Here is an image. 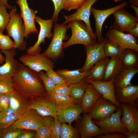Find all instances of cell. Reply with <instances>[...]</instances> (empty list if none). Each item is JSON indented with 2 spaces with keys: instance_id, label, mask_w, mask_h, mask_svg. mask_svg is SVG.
<instances>
[{
  "instance_id": "e575fe53",
  "label": "cell",
  "mask_w": 138,
  "mask_h": 138,
  "mask_svg": "<svg viewBox=\"0 0 138 138\" xmlns=\"http://www.w3.org/2000/svg\"><path fill=\"white\" fill-rule=\"evenodd\" d=\"M25 132L24 129L17 128L12 124L1 130L0 138H17Z\"/></svg>"
},
{
  "instance_id": "d590c367",
  "label": "cell",
  "mask_w": 138,
  "mask_h": 138,
  "mask_svg": "<svg viewBox=\"0 0 138 138\" xmlns=\"http://www.w3.org/2000/svg\"><path fill=\"white\" fill-rule=\"evenodd\" d=\"M7 7L3 5H0V32L3 33L6 29L10 18L9 13L6 11Z\"/></svg>"
},
{
  "instance_id": "db71d44e",
  "label": "cell",
  "mask_w": 138,
  "mask_h": 138,
  "mask_svg": "<svg viewBox=\"0 0 138 138\" xmlns=\"http://www.w3.org/2000/svg\"><path fill=\"white\" fill-rule=\"evenodd\" d=\"M128 1L131 5L138 6V0H128Z\"/></svg>"
},
{
  "instance_id": "7a4b0ae2",
  "label": "cell",
  "mask_w": 138,
  "mask_h": 138,
  "mask_svg": "<svg viewBox=\"0 0 138 138\" xmlns=\"http://www.w3.org/2000/svg\"><path fill=\"white\" fill-rule=\"evenodd\" d=\"M69 22L72 35L67 41L63 42V49L74 44H81L87 46L96 42L97 37L83 21L75 20Z\"/></svg>"
},
{
  "instance_id": "8992f818",
  "label": "cell",
  "mask_w": 138,
  "mask_h": 138,
  "mask_svg": "<svg viewBox=\"0 0 138 138\" xmlns=\"http://www.w3.org/2000/svg\"><path fill=\"white\" fill-rule=\"evenodd\" d=\"M28 109L36 110L43 116L57 118L61 109L56 104L50 94L46 93L44 95L36 98L29 103Z\"/></svg>"
},
{
  "instance_id": "30bf717a",
  "label": "cell",
  "mask_w": 138,
  "mask_h": 138,
  "mask_svg": "<svg viewBox=\"0 0 138 138\" xmlns=\"http://www.w3.org/2000/svg\"><path fill=\"white\" fill-rule=\"evenodd\" d=\"M106 37L108 41L119 45L123 49H130L138 52L137 39L129 34L124 33L110 27Z\"/></svg>"
},
{
  "instance_id": "44dd1931",
  "label": "cell",
  "mask_w": 138,
  "mask_h": 138,
  "mask_svg": "<svg viewBox=\"0 0 138 138\" xmlns=\"http://www.w3.org/2000/svg\"><path fill=\"white\" fill-rule=\"evenodd\" d=\"M84 112L80 105L74 104L66 108L61 109L57 118L62 123H67L71 125L74 121H77L82 118L81 114Z\"/></svg>"
},
{
  "instance_id": "f546056e",
  "label": "cell",
  "mask_w": 138,
  "mask_h": 138,
  "mask_svg": "<svg viewBox=\"0 0 138 138\" xmlns=\"http://www.w3.org/2000/svg\"><path fill=\"white\" fill-rule=\"evenodd\" d=\"M123 68L118 55L111 57L107 65L102 81L114 79Z\"/></svg>"
},
{
  "instance_id": "5b68a950",
  "label": "cell",
  "mask_w": 138,
  "mask_h": 138,
  "mask_svg": "<svg viewBox=\"0 0 138 138\" xmlns=\"http://www.w3.org/2000/svg\"><path fill=\"white\" fill-rule=\"evenodd\" d=\"M54 119L51 116H42L36 110L29 109L13 124L18 128L37 131L41 126L51 122Z\"/></svg>"
},
{
  "instance_id": "9a60e30c",
  "label": "cell",
  "mask_w": 138,
  "mask_h": 138,
  "mask_svg": "<svg viewBox=\"0 0 138 138\" xmlns=\"http://www.w3.org/2000/svg\"><path fill=\"white\" fill-rule=\"evenodd\" d=\"M13 48L8 50H1L0 52L5 55V63L0 65V79H12L18 71L20 63L15 58L17 52Z\"/></svg>"
},
{
  "instance_id": "836d02e7",
  "label": "cell",
  "mask_w": 138,
  "mask_h": 138,
  "mask_svg": "<svg viewBox=\"0 0 138 138\" xmlns=\"http://www.w3.org/2000/svg\"><path fill=\"white\" fill-rule=\"evenodd\" d=\"M80 137L79 132L76 127L63 123L62 124L60 133L61 138H79Z\"/></svg>"
},
{
  "instance_id": "ffe728a7",
  "label": "cell",
  "mask_w": 138,
  "mask_h": 138,
  "mask_svg": "<svg viewBox=\"0 0 138 138\" xmlns=\"http://www.w3.org/2000/svg\"><path fill=\"white\" fill-rule=\"evenodd\" d=\"M97 0H86L85 3L77 9V11L74 13L69 16L64 15L65 20L61 24L65 25L72 21L81 20L84 22L90 30L93 31L89 21L91 9L92 5Z\"/></svg>"
},
{
  "instance_id": "ee69618b",
  "label": "cell",
  "mask_w": 138,
  "mask_h": 138,
  "mask_svg": "<svg viewBox=\"0 0 138 138\" xmlns=\"http://www.w3.org/2000/svg\"><path fill=\"white\" fill-rule=\"evenodd\" d=\"M45 74L52 80L55 85L65 83V81L63 77L56 73L53 68L49 69Z\"/></svg>"
},
{
  "instance_id": "603a6c76",
  "label": "cell",
  "mask_w": 138,
  "mask_h": 138,
  "mask_svg": "<svg viewBox=\"0 0 138 138\" xmlns=\"http://www.w3.org/2000/svg\"><path fill=\"white\" fill-rule=\"evenodd\" d=\"M115 94L117 102L120 103H135L138 97V86L131 85L118 89H115Z\"/></svg>"
},
{
  "instance_id": "ba28073f",
  "label": "cell",
  "mask_w": 138,
  "mask_h": 138,
  "mask_svg": "<svg viewBox=\"0 0 138 138\" xmlns=\"http://www.w3.org/2000/svg\"><path fill=\"white\" fill-rule=\"evenodd\" d=\"M19 60L22 64L38 73L43 70L47 72L54 67L52 60L40 53L35 55L27 54L20 56Z\"/></svg>"
},
{
  "instance_id": "681fc988",
  "label": "cell",
  "mask_w": 138,
  "mask_h": 138,
  "mask_svg": "<svg viewBox=\"0 0 138 138\" xmlns=\"http://www.w3.org/2000/svg\"><path fill=\"white\" fill-rule=\"evenodd\" d=\"M35 133L33 132H25L19 136L17 138H31L33 137Z\"/></svg>"
},
{
  "instance_id": "277c9868",
  "label": "cell",
  "mask_w": 138,
  "mask_h": 138,
  "mask_svg": "<svg viewBox=\"0 0 138 138\" xmlns=\"http://www.w3.org/2000/svg\"><path fill=\"white\" fill-rule=\"evenodd\" d=\"M54 28V33L50 44L42 54L48 58L56 61L63 56V41L66 38V31L70 28L68 25L55 23Z\"/></svg>"
},
{
  "instance_id": "816d5d0a",
  "label": "cell",
  "mask_w": 138,
  "mask_h": 138,
  "mask_svg": "<svg viewBox=\"0 0 138 138\" xmlns=\"http://www.w3.org/2000/svg\"><path fill=\"white\" fill-rule=\"evenodd\" d=\"M8 0H0V5H3L7 7L9 9H11L12 7L8 3Z\"/></svg>"
},
{
  "instance_id": "1f68e13d",
  "label": "cell",
  "mask_w": 138,
  "mask_h": 138,
  "mask_svg": "<svg viewBox=\"0 0 138 138\" xmlns=\"http://www.w3.org/2000/svg\"><path fill=\"white\" fill-rule=\"evenodd\" d=\"M103 46L106 56L111 57L120 55L124 49L119 45L108 41L106 37L104 40Z\"/></svg>"
},
{
  "instance_id": "f1b7e54d",
  "label": "cell",
  "mask_w": 138,
  "mask_h": 138,
  "mask_svg": "<svg viewBox=\"0 0 138 138\" xmlns=\"http://www.w3.org/2000/svg\"><path fill=\"white\" fill-rule=\"evenodd\" d=\"M80 68L70 71L65 69L58 70L55 72L62 76L64 79L67 84L75 83L86 78L89 74V71L84 72H80Z\"/></svg>"
},
{
  "instance_id": "8fae6325",
  "label": "cell",
  "mask_w": 138,
  "mask_h": 138,
  "mask_svg": "<svg viewBox=\"0 0 138 138\" xmlns=\"http://www.w3.org/2000/svg\"><path fill=\"white\" fill-rule=\"evenodd\" d=\"M114 18L113 24L110 27L119 31L127 32L138 22V18L124 8H120L113 14Z\"/></svg>"
},
{
  "instance_id": "d4e9b609",
  "label": "cell",
  "mask_w": 138,
  "mask_h": 138,
  "mask_svg": "<svg viewBox=\"0 0 138 138\" xmlns=\"http://www.w3.org/2000/svg\"><path fill=\"white\" fill-rule=\"evenodd\" d=\"M138 68L127 69L123 68L114 79L115 89H118L132 84L131 80L138 72Z\"/></svg>"
},
{
  "instance_id": "bcb514c9",
  "label": "cell",
  "mask_w": 138,
  "mask_h": 138,
  "mask_svg": "<svg viewBox=\"0 0 138 138\" xmlns=\"http://www.w3.org/2000/svg\"><path fill=\"white\" fill-rule=\"evenodd\" d=\"M52 93L60 95H69L70 91L67 84L64 83L55 85Z\"/></svg>"
},
{
  "instance_id": "e0dca14e",
  "label": "cell",
  "mask_w": 138,
  "mask_h": 138,
  "mask_svg": "<svg viewBox=\"0 0 138 138\" xmlns=\"http://www.w3.org/2000/svg\"><path fill=\"white\" fill-rule=\"evenodd\" d=\"M123 116L121 121L129 132L138 133V111L135 103H121Z\"/></svg>"
},
{
  "instance_id": "7c38bea8",
  "label": "cell",
  "mask_w": 138,
  "mask_h": 138,
  "mask_svg": "<svg viewBox=\"0 0 138 138\" xmlns=\"http://www.w3.org/2000/svg\"><path fill=\"white\" fill-rule=\"evenodd\" d=\"M128 4L127 2L123 1L116 6L104 10H98L92 7L91 12L95 19L96 30L94 33L98 39L97 42L101 43L104 39L102 35V28L103 24L107 18L118 9L124 8Z\"/></svg>"
},
{
  "instance_id": "74e56055",
  "label": "cell",
  "mask_w": 138,
  "mask_h": 138,
  "mask_svg": "<svg viewBox=\"0 0 138 138\" xmlns=\"http://www.w3.org/2000/svg\"><path fill=\"white\" fill-rule=\"evenodd\" d=\"M15 45V42L10 39L9 35H4L0 32V49L9 50L14 48Z\"/></svg>"
},
{
  "instance_id": "4dcf8cb0",
  "label": "cell",
  "mask_w": 138,
  "mask_h": 138,
  "mask_svg": "<svg viewBox=\"0 0 138 138\" xmlns=\"http://www.w3.org/2000/svg\"><path fill=\"white\" fill-rule=\"evenodd\" d=\"M24 114L15 113L9 109L7 112H0V130H2L12 124Z\"/></svg>"
},
{
  "instance_id": "c3c4849f",
  "label": "cell",
  "mask_w": 138,
  "mask_h": 138,
  "mask_svg": "<svg viewBox=\"0 0 138 138\" xmlns=\"http://www.w3.org/2000/svg\"><path fill=\"white\" fill-rule=\"evenodd\" d=\"M127 33L136 38H138V22L132 28L129 30Z\"/></svg>"
},
{
  "instance_id": "f35d334b",
  "label": "cell",
  "mask_w": 138,
  "mask_h": 138,
  "mask_svg": "<svg viewBox=\"0 0 138 138\" xmlns=\"http://www.w3.org/2000/svg\"><path fill=\"white\" fill-rule=\"evenodd\" d=\"M61 122L57 118H54L50 127L51 138H60Z\"/></svg>"
},
{
  "instance_id": "f907efd6",
  "label": "cell",
  "mask_w": 138,
  "mask_h": 138,
  "mask_svg": "<svg viewBox=\"0 0 138 138\" xmlns=\"http://www.w3.org/2000/svg\"><path fill=\"white\" fill-rule=\"evenodd\" d=\"M127 138H138V133L134 131L127 132L125 134Z\"/></svg>"
},
{
  "instance_id": "f6af8a7d",
  "label": "cell",
  "mask_w": 138,
  "mask_h": 138,
  "mask_svg": "<svg viewBox=\"0 0 138 138\" xmlns=\"http://www.w3.org/2000/svg\"><path fill=\"white\" fill-rule=\"evenodd\" d=\"M9 94L0 95V112L4 113L9 109Z\"/></svg>"
},
{
  "instance_id": "83f0119b",
  "label": "cell",
  "mask_w": 138,
  "mask_h": 138,
  "mask_svg": "<svg viewBox=\"0 0 138 138\" xmlns=\"http://www.w3.org/2000/svg\"><path fill=\"white\" fill-rule=\"evenodd\" d=\"M130 49H124L118 55L123 68L131 69L138 68V53Z\"/></svg>"
},
{
  "instance_id": "7dc6e473",
  "label": "cell",
  "mask_w": 138,
  "mask_h": 138,
  "mask_svg": "<svg viewBox=\"0 0 138 138\" xmlns=\"http://www.w3.org/2000/svg\"><path fill=\"white\" fill-rule=\"evenodd\" d=\"M118 132H115L111 133H107L104 135H98L96 136V138H126L125 136L123 134Z\"/></svg>"
},
{
  "instance_id": "ab89813d",
  "label": "cell",
  "mask_w": 138,
  "mask_h": 138,
  "mask_svg": "<svg viewBox=\"0 0 138 138\" xmlns=\"http://www.w3.org/2000/svg\"><path fill=\"white\" fill-rule=\"evenodd\" d=\"M14 89L12 79H0V95L9 94Z\"/></svg>"
},
{
  "instance_id": "52a82bcc",
  "label": "cell",
  "mask_w": 138,
  "mask_h": 138,
  "mask_svg": "<svg viewBox=\"0 0 138 138\" xmlns=\"http://www.w3.org/2000/svg\"><path fill=\"white\" fill-rule=\"evenodd\" d=\"M122 112V109L120 107L119 108L116 112L113 113L107 119L102 121H93L99 127L101 134L119 132L125 135L128 131L121 121Z\"/></svg>"
},
{
  "instance_id": "6f0895ef",
  "label": "cell",
  "mask_w": 138,
  "mask_h": 138,
  "mask_svg": "<svg viewBox=\"0 0 138 138\" xmlns=\"http://www.w3.org/2000/svg\"><path fill=\"white\" fill-rule=\"evenodd\" d=\"M1 130H0V133H1Z\"/></svg>"
},
{
  "instance_id": "d6a6232c",
  "label": "cell",
  "mask_w": 138,
  "mask_h": 138,
  "mask_svg": "<svg viewBox=\"0 0 138 138\" xmlns=\"http://www.w3.org/2000/svg\"><path fill=\"white\" fill-rule=\"evenodd\" d=\"M56 105L61 109L75 104L73 100L68 95H60L52 93L50 94Z\"/></svg>"
},
{
  "instance_id": "3957f363",
  "label": "cell",
  "mask_w": 138,
  "mask_h": 138,
  "mask_svg": "<svg viewBox=\"0 0 138 138\" xmlns=\"http://www.w3.org/2000/svg\"><path fill=\"white\" fill-rule=\"evenodd\" d=\"M17 8L15 6L12 7L9 12L10 18L6 29L7 34L14 40V48L21 51L26 49V41L25 40V28L22 22V18L18 13H16Z\"/></svg>"
},
{
  "instance_id": "d6986e66",
  "label": "cell",
  "mask_w": 138,
  "mask_h": 138,
  "mask_svg": "<svg viewBox=\"0 0 138 138\" xmlns=\"http://www.w3.org/2000/svg\"><path fill=\"white\" fill-rule=\"evenodd\" d=\"M89 83L100 94L118 108L121 107L117 101L115 94L114 79L107 81H97L88 79Z\"/></svg>"
},
{
  "instance_id": "7402d4cb",
  "label": "cell",
  "mask_w": 138,
  "mask_h": 138,
  "mask_svg": "<svg viewBox=\"0 0 138 138\" xmlns=\"http://www.w3.org/2000/svg\"><path fill=\"white\" fill-rule=\"evenodd\" d=\"M9 95L10 110L20 114H24L28 111L29 103L24 96L15 89Z\"/></svg>"
},
{
  "instance_id": "4fadbf2b",
  "label": "cell",
  "mask_w": 138,
  "mask_h": 138,
  "mask_svg": "<svg viewBox=\"0 0 138 138\" xmlns=\"http://www.w3.org/2000/svg\"><path fill=\"white\" fill-rule=\"evenodd\" d=\"M118 108L110 101L102 97L87 113L93 120L102 121L110 117Z\"/></svg>"
},
{
  "instance_id": "60d3db41",
  "label": "cell",
  "mask_w": 138,
  "mask_h": 138,
  "mask_svg": "<svg viewBox=\"0 0 138 138\" xmlns=\"http://www.w3.org/2000/svg\"><path fill=\"white\" fill-rule=\"evenodd\" d=\"M52 121L49 123L41 126L37 131L33 137L51 138L50 127Z\"/></svg>"
},
{
  "instance_id": "484cf974",
  "label": "cell",
  "mask_w": 138,
  "mask_h": 138,
  "mask_svg": "<svg viewBox=\"0 0 138 138\" xmlns=\"http://www.w3.org/2000/svg\"><path fill=\"white\" fill-rule=\"evenodd\" d=\"M87 77L78 82L67 84L70 90L69 95L75 104L81 105L83 97L87 86L89 83Z\"/></svg>"
},
{
  "instance_id": "6da1fadb",
  "label": "cell",
  "mask_w": 138,
  "mask_h": 138,
  "mask_svg": "<svg viewBox=\"0 0 138 138\" xmlns=\"http://www.w3.org/2000/svg\"><path fill=\"white\" fill-rule=\"evenodd\" d=\"M14 89L26 98H34L46 93L43 82L38 72L21 63L13 77Z\"/></svg>"
},
{
  "instance_id": "b9f144b4",
  "label": "cell",
  "mask_w": 138,
  "mask_h": 138,
  "mask_svg": "<svg viewBox=\"0 0 138 138\" xmlns=\"http://www.w3.org/2000/svg\"><path fill=\"white\" fill-rule=\"evenodd\" d=\"M86 0H64V9L68 11L77 9L82 6Z\"/></svg>"
},
{
  "instance_id": "ac0fdd59",
  "label": "cell",
  "mask_w": 138,
  "mask_h": 138,
  "mask_svg": "<svg viewBox=\"0 0 138 138\" xmlns=\"http://www.w3.org/2000/svg\"><path fill=\"white\" fill-rule=\"evenodd\" d=\"M84 113L82 119L75 122L80 137L91 138L101 134L100 128L94 123L90 116Z\"/></svg>"
},
{
  "instance_id": "4316f807",
  "label": "cell",
  "mask_w": 138,
  "mask_h": 138,
  "mask_svg": "<svg viewBox=\"0 0 138 138\" xmlns=\"http://www.w3.org/2000/svg\"><path fill=\"white\" fill-rule=\"evenodd\" d=\"M110 59V57L106 56L96 63L89 70V74L87 79L96 81H102L106 68Z\"/></svg>"
},
{
  "instance_id": "9c48e42d",
  "label": "cell",
  "mask_w": 138,
  "mask_h": 138,
  "mask_svg": "<svg viewBox=\"0 0 138 138\" xmlns=\"http://www.w3.org/2000/svg\"><path fill=\"white\" fill-rule=\"evenodd\" d=\"M35 22L38 23L40 26V30L37 42L33 46L26 49L27 54L31 55H35L40 53L42 49L40 47L41 43H44L45 38H51L53 34L51 31L53 27V20L50 19L45 20L39 16H36Z\"/></svg>"
},
{
  "instance_id": "8d00e7d4",
  "label": "cell",
  "mask_w": 138,
  "mask_h": 138,
  "mask_svg": "<svg viewBox=\"0 0 138 138\" xmlns=\"http://www.w3.org/2000/svg\"><path fill=\"white\" fill-rule=\"evenodd\" d=\"M38 73L44 85L46 92L50 94L52 93L55 86V84L45 73L42 71Z\"/></svg>"
},
{
  "instance_id": "5bb4252c",
  "label": "cell",
  "mask_w": 138,
  "mask_h": 138,
  "mask_svg": "<svg viewBox=\"0 0 138 138\" xmlns=\"http://www.w3.org/2000/svg\"><path fill=\"white\" fill-rule=\"evenodd\" d=\"M16 3L20 7V15L24 21L25 30V37L27 38L31 33L37 34L38 31L36 27L34 20L37 11L29 7L27 0H17Z\"/></svg>"
},
{
  "instance_id": "2e32d148",
  "label": "cell",
  "mask_w": 138,
  "mask_h": 138,
  "mask_svg": "<svg viewBox=\"0 0 138 138\" xmlns=\"http://www.w3.org/2000/svg\"><path fill=\"white\" fill-rule=\"evenodd\" d=\"M103 42L104 40L101 43L97 42L90 45L84 46L86 57L84 65L80 68V72L88 71L96 63L106 56L103 46Z\"/></svg>"
},
{
  "instance_id": "f5cc1de1",
  "label": "cell",
  "mask_w": 138,
  "mask_h": 138,
  "mask_svg": "<svg viewBox=\"0 0 138 138\" xmlns=\"http://www.w3.org/2000/svg\"><path fill=\"white\" fill-rule=\"evenodd\" d=\"M131 7L134 10L135 14L136 17L138 18V7L137 6H134L132 5H130Z\"/></svg>"
},
{
  "instance_id": "11a10c76",
  "label": "cell",
  "mask_w": 138,
  "mask_h": 138,
  "mask_svg": "<svg viewBox=\"0 0 138 138\" xmlns=\"http://www.w3.org/2000/svg\"><path fill=\"white\" fill-rule=\"evenodd\" d=\"M5 60V57L2 55L0 52V64H2L4 62Z\"/></svg>"
},
{
  "instance_id": "9f6ffc18",
  "label": "cell",
  "mask_w": 138,
  "mask_h": 138,
  "mask_svg": "<svg viewBox=\"0 0 138 138\" xmlns=\"http://www.w3.org/2000/svg\"><path fill=\"white\" fill-rule=\"evenodd\" d=\"M121 0H113L116 3H117L118 2H119L121 1Z\"/></svg>"
},
{
  "instance_id": "7bdbcfd3",
  "label": "cell",
  "mask_w": 138,
  "mask_h": 138,
  "mask_svg": "<svg viewBox=\"0 0 138 138\" xmlns=\"http://www.w3.org/2000/svg\"><path fill=\"white\" fill-rule=\"evenodd\" d=\"M53 2L54 10L51 19L53 22L56 23L59 19L58 15L60 11L64 9V0H51Z\"/></svg>"
},
{
  "instance_id": "cb8c5ba5",
  "label": "cell",
  "mask_w": 138,
  "mask_h": 138,
  "mask_svg": "<svg viewBox=\"0 0 138 138\" xmlns=\"http://www.w3.org/2000/svg\"><path fill=\"white\" fill-rule=\"evenodd\" d=\"M102 97V95L89 83L83 96L81 104L83 109L84 112L87 113L96 102Z\"/></svg>"
}]
</instances>
